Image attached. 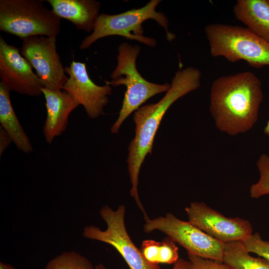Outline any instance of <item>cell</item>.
Listing matches in <instances>:
<instances>
[{
  "instance_id": "cell-1",
  "label": "cell",
  "mask_w": 269,
  "mask_h": 269,
  "mask_svg": "<svg viewBox=\"0 0 269 269\" xmlns=\"http://www.w3.org/2000/svg\"><path fill=\"white\" fill-rule=\"evenodd\" d=\"M264 95L260 79L242 72L213 81L209 110L221 132L235 136L251 130L257 123Z\"/></svg>"
},
{
  "instance_id": "cell-2",
  "label": "cell",
  "mask_w": 269,
  "mask_h": 269,
  "mask_svg": "<svg viewBox=\"0 0 269 269\" xmlns=\"http://www.w3.org/2000/svg\"><path fill=\"white\" fill-rule=\"evenodd\" d=\"M201 75L200 71L193 67L179 69L172 78L170 89L159 101L141 106L134 113L135 135L128 146L127 162L132 184L131 195L141 211L144 209L138 193L140 167L146 156L152 153L155 135L165 113L175 101L200 86Z\"/></svg>"
},
{
  "instance_id": "cell-3",
  "label": "cell",
  "mask_w": 269,
  "mask_h": 269,
  "mask_svg": "<svg viewBox=\"0 0 269 269\" xmlns=\"http://www.w3.org/2000/svg\"><path fill=\"white\" fill-rule=\"evenodd\" d=\"M140 51V47L127 42L121 43L118 48L117 64L112 72V80L105 84L111 87L124 85L126 87L119 116L111 128V133L117 134L124 121L142 104L156 94L166 92L170 88L168 83L158 84L144 79L138 72L136 60Z\"/></svg>"
},
{
  "instance_id": "cell-4",
  "label": "cell",
  "mask_w": 269,
  "mask_h": 269,
  "mask_svg": "<svg viewBox=\"0 0 269 269\" xmlns=\"http://www.w3.org/2000/svg\"><path fill=\"white\" fill-rule=\"evenodd\" d=\"M210 53L230 62L244 60L251 66H269V42L239 25L212 23L204 28Z\"/></svg>"
},
{
  "instance_id": "cell-5",
  "label": "cell",
  "mask_w": 269,
  "mask_h": 269,
  "mask_svg": "<svg viewBox=\"0 0 269 269\" xmlns=\"http://www.w3.org/2000/svg\"><path fill=\"white\" fill-rule=\"evenodd\" d=\"M161 0H151L144 6L132 9L116 14H100L93 32L81 42L80 49L89 48L97 40L112 35H119L131 40H134L150 47H154V38L144 36L142 23L148 19H153L166 32V39L171 41L175 36L168 30V20L165 14L156 11Z\"/></svg>"
},
{
  "instance_id": "cell-6",
  "label": "cell",
  "mask_w": 269,
  "mask_h": 269,
  "mask_svg": "<svg viewBox=\"0 0 269 269\" xmlns=\"http://www.w3.org/2000/svg\"><path fill=\"white\" fill-rule=\"evenodd\" d=\"M42 0H0V30L22 39L57 36L61 20Z\"/></svg>"
},
{
  "instance_id": "cell-7",
  "label": "cell",
  "mask_w": 269,
  "mask_h": 269,
  "mask_svg": "<svg viewBox=\"0 0 269 269\" xmlns=\"http://www.w3.org/2000/svg\"><path fill=\"white\" fill-rule=\"evenodd\" d=\"M144 231H160L184 248L187 253L223 262L225 243L208 235L190 222L181 220L171 213L145 220Z\"/></svg>"
},
{
  "instance_id": "cell-8",
  "label": "cell",
  "mask_w": 269,
  "mask_h": 269,
  "mask_svg": "<svg viewBox=\"0 0 269 269\" xmlns=\"http://www.w3.org/2000/svg\"><path fill=\"white\" fill-rule=\"evenodd\" d=\"M125 213L126 207L123 205L116 210L107 205L103 206L100 214L107 225V229L103 231L94 225L87 226L83 229V237L112 246L130 269H160L158 265L147 261L131 240L125 226Z\"/></svg>"
},
{
  "instance_id": "cell-9",
  "label": "cell",
  "mask_w": 269,
  "mask_h": 269,
  "mask_svg": "<svg viewBox=\"0 0 269 269\" xmlns=\"http://www.w3.org/2000/svg\"><path fill=\"white\" fill-rule=\"evenodd\" d=\"M56 37L24 38L20 50L21 55L36 70L44 88L54 91L62 90L68 79L57 52Z\"/></svg>"
},
{
  "instance_id": "cell-10",
  "label": "cell",
  "mask_w": 269,
  "mask_h": 269,
  "mask_svg": "<svg viewBox=\"0 0 269 269\" xmlns=\"http://www.w3.org/2000/svg\"><path fill=\"white\" fill-rule=\"evenodd\" d=\"M188 221L223 243H244L253 234L250 222L240 218H227L204 202H192L185 209Z\"/></svg>"
},
{
  "instance_id": "cell-11",
  "label": "cell",
  "mask_w": 269,
  "mask_h": 269,
  "mask_svg": "<svg viewBox=\"0 0 269 269\" xmlns=\"http://www.w3.org/2000/svg\"><path fill=\"white\" fill-rule=\"evenodd\" d=\"M0 82L10 91L29 96H38L44 88L29 62L20 50L8 44L0 36Z\"/></svg>"
},
{
  "instance_id": "cell-12",
  "label": "cell",
  "mask_w": 269,
  "mask_h": 269,
  "mask_svg": "<svg viewBox=\"0 0 269 269\" xmlns=\"http://www.w3.org/2000/svg\"><path fill=\"white\" fill-rule=\"evenodd\" d=\"M65 70L69 77L62 90L83 106L90 118L99 117L109 103L112 87L106 84L103 86L96 84L89 77L85 63L72 61Z\"/></svg>"
},
{
  "instance_id": "cell-13",
  "label": "cell",
  "mask_w": 269,
  "mask_h": 269,
  "mask_svg": "<svg viewBox=\"0 0 269 269\" xmlns=\"http://www.w3.org/2000/svg\"><path fill=\"white\" fill-rule=\"evenodd\" d=\"M42 91L46 108L43 133L45 141L51 143L66 131L70 114L79 105L64 91H54L45 88Z\"/></svg>"
},
{
  "instance_id": "cell-14",
  "label": "cell",
  "mask_w": 269,
  "mask_h": 269,
  "mask_svg": "<svg viewBox=\"0 0 269 269\" xmlns=\"http://www.w3.org/2000/svg\"><path fill=\"white\" fill-rule=\"evenodd\" d=\"M53 12L72 22L77 29L93 30L100 15L101 3L95 0H47Z\"/></svg>"
},
{
  "instance_id": "cell-15",
  "label": "cell",
  "mask_w": 269,
  "mask_h": 269,
  "mask_svg": "<svg viewBox=\"0 0 269 269\" xmlns=\"http://www.w3.org/2000/svg\"><path fill=\"white\" fill-rule=\"evenodd\" d=\"M233 12L246 28L269 42V0H238Z\"/></svg>"
},
{
  "instance_id": "cell-16",
  "label": "cell",
  "mask_w": 269,
  "mask_h": 269,
  "mask_svg": "<svg viewBox=\"0 0 269 269\" xmlns=\"http://www.w3.org/2000/svg\"><path fill=\"white\" fill-rule=\"evenodd\" d=\"M10 91L0 82V123L10 136L17 148L26 153L31 152L32 145L12 108Z\"/></svg>"
},
{
  "instance_id": "cell-17",
  "label": "cell",
  "mask_w": 269,
  "mask_h": 269,
  "mask_svg": "<svg viewBox=\"0 0 269 269\" xmlns=\"http://www.w3.org/2000/svg\"><path fill=\"white\" fill-rule=\"evenodd\" d=\"M244 243H225L223 262L233 269H269V263L262 257L250 255Z\"/></svg>"
},
{
  "instance_id": "cell-18",
  "label": "cell",
  "mask_w": 269,
  "mask_h": 269,
  "mask_svg": "<svg viewBox=\"0 0 269 269\" xmlns=\"http://www.w3.org/2000/svg\"><path fill=\"white\" fill-rule=\"evenodd\" d=\"M140 250L147 261L156 265L174 264L179 260L178 248L168 237L160 242L152 240H144Z\"/></svg>"
},
{
  "instance_id": "cell-19",
  "label": "cell",
  "mask_w": 269,
  "mask_h": 269,
  "mask_svg": "<svg viewBox=\"0 0 269 269\" xmlns=\"http://www.w3.org/2000/svg\"><path fill=\"white\" fill-rule=\"evenodd\" d=\"M84 256L74 251L63 252L50 260L45 269H94Z\"/></svg>"
},
{
  "instance_id": "cell-20",
  "label": "cell",
  "mask_w": 269,
  "mask_h": 269,
  "mask_svg": "<svg viewBox=\"0 0 269 269\" xmlns=\"http://www.w3.org/2000/svg\"><path fill=\"white\" fill-rule=\"evenodd\" d=\"M257 166L260 174V179L250 189V197L255 199L269 194V156L266 153L261 154L257 161Z\"/></svg>"
},
{
  "instance_id": "cell-21",
  "label": "cell",
  "mask_w": 269,
  "mask_h": 269,
  "mask_svg": "<svg viewBox=\"0 0 269 269\" xmlns=\"http://www.w3.org/2000/svg\"><path fill=\"white\" fill-rule=\"evenodd\" d=\"M244 243L249 253L264 258L269 263V241L263 240L259 233L252 234Z\"/></svg>"
},
{
  "instance_id": "cell-22",
  "label": "cell",
  "mask_w": 269,
  "mask_h": 269,
  "mask_svg": "<svg viewBox=\"0 0 269 269\" xmlns=\"http://www.w3.org/2000/svg\"><path fill=\"white\" fill-rule=\"evenodd\" d=\"M189 269H233L222 261L188 253Z\"/></svg>"
},
{
  "instance_id": "cell-23",
  "label": "cell",
  "mask_w": 269,
  "mask_h": 269,
  "mask_svg": "<svg viewBox=\"0 0 269 269\" xmlns=\"http://www.w3.org/2000/svg\"><path fill=\"white\" fill-rule=\"evenodd\" d=\"M12 142V140L5 131V130L0 126V156L2 155L4 151L8 147L10 143Z\"/></svg>"
},
{
  "instance_id": "cell-24",
  "label": "cell",
  "mask_w": 269,
  "mask_h": 269,
  "mask_svg": "<svg viewBox=\"0 0 269 269\" xmlns=\"http://www.w3.org/2000/svg\"><path fill=\"white\" fill-rule=\"evenodd\" d=\"M172 269H189V262L183 259H179L174 264Z\"/></svg>"
},
{
  "instance_id": "cell-25",
  "label": "cell",
  "mask_w": 269,
  "mask_h": 269,
  "mask_svg": "<svg viewBox=\"0 0 269 269\" xmlns=\"http://www.w3.org/2000/svg\"><path fill=\"white\" fill-rule=\"evenodd\" d=\"M0 269H16L11 265L0 262Z\"/></svg>"
},
{
  "instance_id": "cell-26",
  "label": "cell",
  "mask_w": 269,
  "mask_h": 269,
  "mask_svg": "<svg viewBox=\"0 0 269 269\" xmlns=\"http://www.w3.org/2000/svg\"><path fill=\"white\" fill-rule=\"evenodd\" d=\"M264 133L269 137V119L264 129Z\"/></svg>"
},
{
  "instance_id": "cell-27",
  "label": "cell",
  "mask_w": 269,
  "mask_h": 269,
  "mask_svg": "<svg viewBox=\"0 0 269 269\" xmlns=\"http://www.w3.org/2000/svg\"><path fill=\"white\" fill-rule=\"evenodd\" d=\"M94 269H108L103 264H99L95 267Z\"/></svg>"
}]
</instances>
